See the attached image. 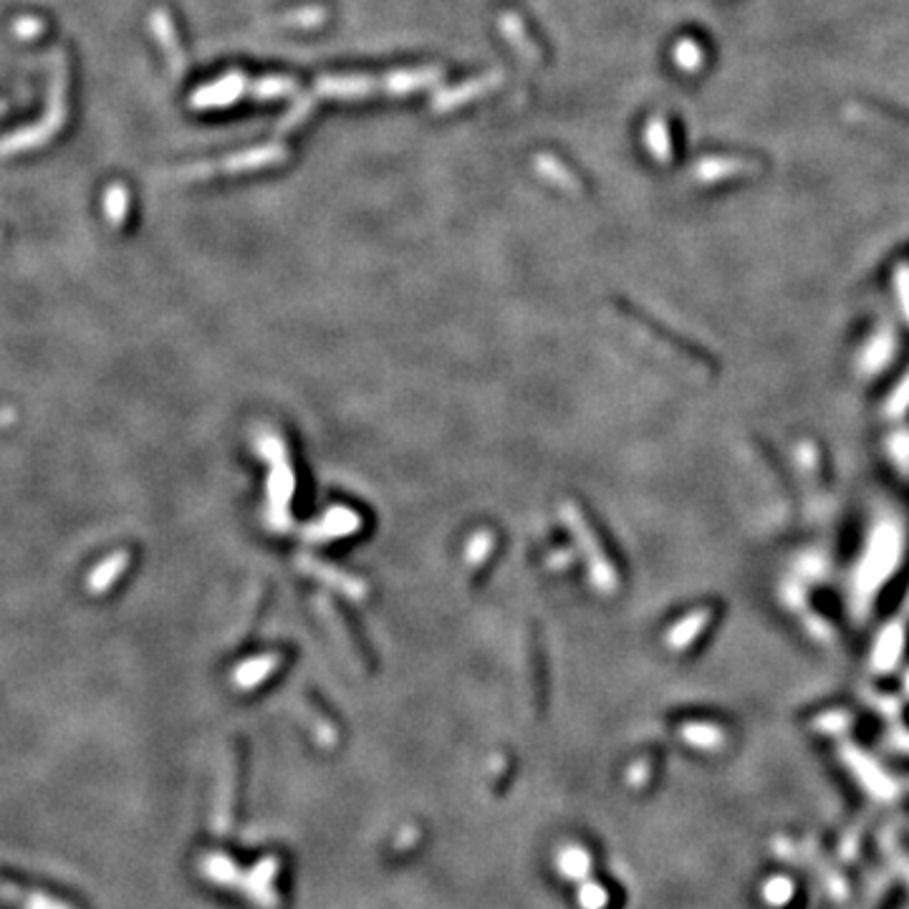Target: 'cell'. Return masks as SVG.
I'll return each mask as SVG.
<instances>
[{"instance_id": "cell-1", "label": "cell", "mask_w": 909, "mask_h": 909, "mask_svg": "<svg viewBox=\"0 0 909 909\" xmlns=\"http://www.w3.org/2000/svg\"><path fill=\"white\" fill-rule=\"evenodd\" d=\"M46 64L48 71H51L46 114L31 127H23L8 134L6 139H0V157L21 155V152L43 147L66 127V119H69V61H66L64 48H51L46 54Z\"/></svg>"}, {"instance_id": "cell-2", "label": "cell", "mask_w": 909, "mask_h": 909, "mask_svg": "<svg viewBox=\"0 0 909 909\" xmlns=\"http://www.w3.org/2000/svg\"><path fill=\"white\" fill-rule=\"evenodd\" d=\"M288 160V149L283 144H266V147H253L245 149V152H235V155L223 157V160L215 162H195L190 167H182V170L175 172L177 180L185 182H195L202 180V177L210 175H238V172H253V170H263V167H276L283 165Z\"/></svg>"}, {"instance_id": "cell-3", "label": "cell", "mask_w": 909, "mask_h": 909, "mask_svg": "<svg viewBox=\"0 0 909 909\" xmlns=\"http://www.w3.org/2000/svg\"><path fill=\"white\" fill-rule=\"evenodd\" d=\"M261 452L271 460V475H268V523L273 528H288V503L293 498V480L291 463H288L286 447L278 437H266L261 440Z\"/></svg>"}, {"instance_id": "cell-4", "label": "cell", "mask_w": 909, "mask_h": 909, "mask_svg": "<svg viewBox=\"0 0 909 909\" xmlns=\"http://www.w3.org/2000/svg\"><path fill=\"white\" fill-rule=\"evenodd\" d=\"M561 513H564V518H566V523H569L571 533H574L576 543H579L581 551H584V556L589 559V571H591V579H594V584L599 586L601 591H614V586H617V574H614L612 561L604 556V548H601L599 536H596V531H594V526H591L589 518L584 516V511H581L576 503H564L561 505Z\"/></svg>"}, {"instance_id": "cell-5", "label": "cell", "mask_w": 909, "mask_h": 909, "mask_svg": "<svg viewBox=\"0 0 909 909\" xmlns=\"http://www.w3.org/2000/svg\"><path fill=\"white\" fill-rule=\"evenodd\" d=\"M250 79L243 71H228L220 79L210 81V84L200 86L192 91L190 107L192 109H225L233 107L243 99V94H248Z\"/></svg>"}, {"instance_id": "cell-6", "label": "cell", "mask_w": 909, "mask_h": 909, "mask_svg": "<svg viewBox=\"0 0 909 909\" xmlns=\"http://www.w3.org/2000/svg\"><path fill=\"white\" fill-rule=\"evenodd\" d=\"M500 84H503V71H490V74L475 76V79L465 81V84L460 86H447V89L437 91V94L432 96V112L437 114L452 112V109L463 107V104L478 99V96L490 94V91L498 89Z\"/></svg>"}, {"instance_id": "cell-7", "label": "cell", "mask_w": 909, "mask_h": 909, "mask_svg": "<svg viewBox=\"0 0 909 909\" xmlns=\"http://www.w3.org/2000/svg\"><path fill=\"white\" fill-rule=\"evenodd\" d=\"M316 606H319V612H321V617L326 619V624H329V629H331V634H334L336 639H339V644L341 647H346V652H349V657L354 662H357V665H364V670H372V657H369V652H367V642H362V639H359V634L354 632V624L349 622V617H346V614H341L339 609H336L334 604H331L329 599H316Z\"/></svg>"}, {"instance_id": "cell-8", "label": "cell", "mask_w": 909, "mask_h": 909, "mask_svg": "<svg viewBox=\"0 0 909 909\" xmlns=\"http://www.w3.org/2000/svg\"><path fill=\"white\" fill-rule=\"evenodd\" d=\"M149 31H152V36H155L157 46H160L162 54H165L170 76L175 81H180L182 76H185V71H187L185 51L180 48V41H177L175 23H172V16L165 11V8H155V11L149 13Z\"/></svg>"}, {"instance_id": "cell-9", "label": "cell", "mask_w": 909, "mask_h": 909, "mask_svg": "<svg viewBox=\"0 0 909 909\" xmlns=\"http://www.w3.org/2000/svg\"><path fill=\"white\" fill-rule=\"evenodd\" d=\"M382 91V76L367 74H344V76H321L316 81V94L324 99H362V96Z\"/></svg>"}, {"instance_id": "cell-10", "label": "cell", "mask_w": 909, "mask_h": 909, "mask_svg": "<svg viewBox=\"0 0 909 909\" xmlns=\"http://www.w3.org/2000/svg\"><path fill=\"white\" fill-rule=\"evenodd\" d=\"M298 569L306 571L311 579H316V581H321L324 586H331V589L341 591V594L349 596V599H354V601L367 599V594H369V589L364 581L354 579V576L344 574V571L331 569V566L321 564V561H316V559H309V556H301V559H298Z\"/></svg>"}, {"instance_id": "cell-11", "label": "cell", "mask_w": 909, "mask_h": 909, "mask_svg": "<svg viewBox=\"0 0 909 909\" xmlns=\"http://www.w3.org/2000/svg\"><path fill=\"white\" fill-rule=\"evenodd\" d=\"M442 69L437 66H422V69H397L382 74V94L389 96H404L415 94V91L430 89V86L440 84Z\"/></svg>"}, {"instance_id": "cell-12", "label": "cell", "mask_w": 909, "mask_h": 909, "mask_svg": "<svg viewBox=\"0 0 909 909\" xmlns=\"http://www.w3.org/2000/svg\"><path fill=\"white\" fill-rule=\"evenodd\" d=\"M359 528H362V518L351 511V508H331L314 528L306 531V538H311V541H331V538L351 536Z\"/></svg>"}, {"instance_id": "cell-13", "label": "cell", "mask_w": 909, "mask_h": 909, "mask_svg": "<svg viewBox=\"0 0 909 909\" xmlns=\"http://www.w3.org/2000/svg\"><path fill=\"white\" fill-rule=\"evenodd\" d=\"M281 660L283 657L278 652H268V654H261V657H253V660H248L245 665H240L238 670H235V675H233L235 687H238V690H253V687L261 685L263 680H268V677L278 670Z\"/></svg>"}, {"instance_id": "cell-14", "label": "cell", "mask_w": 909, "mask_h": 909, "mask_svg": "<svg viewBox=\"0 0 909 909\" xmlns=\"http://www.w3.org/2000/svg\"><path fill=\"white\" fill-rule=\"evenodd\" d=\"M498 26H500V33L505 36V41H508L513 46V51H516V54L521 56V59H526V61H531V64H536L538 56H541V54H538V48L533 46V41L528 38L526 26H523L521 18H518L516 13H503V16L498 18Z\"/></svg>"}, {"instance_id": "cell-15", "label": "cell", "mask_w": 909, "mask_h": 909, "mask_svg": "<svg viewBox=\"0 0 909 909\" xmlns=\"http://www.w3.org/2000/svg\"><path fill=\"white\" fill-rule=\"evenodd\" d=\"M533 167H536V172L543 177V180L551 182V185L559 187V190L571 192V195L581 190L579 177H576L574 172H571L569 167L564 165V162L556 160L553 155H536V160H533Z\"/></svg>"}, {"instance_id": "cell-16", "label": "cell", "mask_w": 909, "mask_h": 909, "mask_svg": "<svg viewBox=\"0 0 909 909\" xmlns=\"http://www.w3.org/2000/svg\"><path fill=\"white\" fill-rule=\"evenodd\" d=\"M298 91V81L291 76H263V79L250 81L248 94L256 101H276L293 96Z\"/></svg>"}, {"instance_id": "cell-17", "label": "cell", "mask_w": 909, "mask_h": 909, "mask_svg": "<svg viewBox=\"0 0 909 909\" xmlns=\"http://www.w3.org/2000/svg\"><path fill=\"white\" fill-rule=\"evenodd\" d=\"M127 564H129L127 551H119V553H114V556H109V559L89 576L91 594H104V591H107L109 586H112L114 581H117L119 576L127 571Z\"/></svg>"}, {"instance_id": "cell-18", "label": "cell", "mask_w": 909, "mask_h": 909, "mask_svg": "<svg viewBox=\"0 0 909 909\" xmlns=\"http://www.w3.org/2000/svg\"><path fill=\"white\" fill-rule=\"evenodd\" d=\"M104 215H107V220L114 228H122L124 220H127L129 190L124 185H119V182L109 185L107 192H104Z\"/></svg>"}, {"instance_id": "cell-19", "label": "cell", "mask_w": 909, "mask_h": 909, "mask_svg": "<svg viewBox=\"0 0 909 909\" xmlns=\"http://www.w3.org/2000/svg\"><path fill=\"white\" fill-rule=\"evenodd\" d=\"M326 21V11L319 6H309V8H296V11H288L283 16L273 18L268 26H286V28H319L324 26Z\"/></svg>"}, {"instance_id": "cell-20", "label": "cell", "mask_w": 909, "mask_h": 909, "mask_svg": "<svg viewBox=\"0 0 909 909\" xmlns=\"http://www.w3.org/2000/svg\"><path fill=\"white\" fill-rule=\"evenodd\" d=\"M644 144H647V149L652 152L654 160L660 162L670 160V134H667L665 122H662L660 117H654L652 122L647 124V129H644Z\"/></svg>"}, {"instance_id": "cell-21", "label": "cell", "mask_w": 909, "mask_h": 909, "mask_svg": "<svg viewBox=\"0 0 909 909\" xmlns=\"http://www.w3.org/2000/svg\"><path fill=\"white\" fill-rule=\"evenodd\" d=\"M314 104H316L314 96H298V99L291 104V109L283 114L281 124H278V132L286 134V132H291V129L301 127V124L311 117V112H314Z\"/></svg>"}, {"instance_id": "cell-22", "label": "cell", "mask_w": 909, "mask_h": 909, "mask_svg": "<svg viewBox=\"0 0 909 909\" xmlns=\"http://www.w3.org/2000/svg\"><path fill=\"white\" fill-rule=\"evenodd\" d=\"M495 548V536L490 531H478L468 543V553H465V561H468L470 569H480V566L488 561V556L493 553Z\"/></svg>"}, {"instance_id": "cell-23", "label": "cell", "mask_w": 909, "mask_h": 909, "mask_svg": "<svg viewBox=\"0 0 909 909\" xmlns=\"http://www.w3.org/2000/svg\"><path fill=\"white\" fill-rule=\"evenodd\" d=\"M763 897H766V902L773 904V907H783V904H788V899L793 897V882L786 877L771 879V882H766V887H763Z\"/></svg>"}, {"instance_id": "cell-24", "label": "cell", "mask_w": 909, "mask_h": 909, "mask_svg": "<svg viewBox=\"0 0 909 909\" xmlns=\"http://www.w3.org/2000/svg\"><path fill=\"white\" fill-rule=\"evenodd\" d=\"M675 61L682 71H697L702 64L700 48L692 41H680L675 48Z\"/></svg>"}, {"instance_id": "cell-25", "label": "cell", "mask_w": 909, "mask_h": 909, "mask_svg": "<svg viewBox=\"0 0 909 909\" xmlns=\"http://www.w3.org/2000/svg\"><path fill=\"white\" fill-rule=\"evenodd\" d=\"M43 31H46V26H43L41 18L21 16V18H16V21H13V33H16V36L21 38V41H33V38L41 36Z\"/></svg>"}, {"instance_id": "cell-26", "label": "cell", "mask_w": 909, "mask_h": 909, "mask_svg": "<svg viewBox=\"0 0 909 909\" xmlns=\"http://www.w3.org/2000/svg\"><path fill=\"white\" fill-rule=\"evenodd\" d=\"M531 662H533V675H536V687H533V690H536V705H541V695H543V687H541V644L536 642V637L531 639Z\"/></svg>"}, {"instance_id": "cell-27", "label": "cell", "mask_w": 909, "mask_h": 909, "mask_svg": "<svg viewBox=\"0 0 909 909\" xmlns=\"http://www.w3.org/2000/svg\"><path fill=\"white\" fill-rule=\"evenodd\" d=\"M687 738L690 740H695L697 735H695V730H687ZM705 743H710V730H700V745H705Z\"/></svg>"}, {"instance_id": "cell-28", "label": "cell", "mask_w": 909, "mask_h": 909, "mask_svg": "<svg viewBox=\"0 0 909 909\" xmlns=\"http://www.w3.org/2000/svg\"><path fill=\"white\" fill-rule=\"evenodd\" d=\"M8 109H11V104H8L6 99H0V114H6Z\"/></svg>"}]
</instances>
